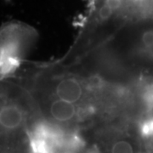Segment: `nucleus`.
Wrapping results in <instances>:
<instances>
[{
    "instance_id": "nucleus-3",
    "label": "nucleus",
    "mask_w": 153,
    "mask_h": 153,
    "mask_svg": "<svg viewBox=\"0 0 153 153\" xmlns=\"http://www.w3.org/2000/svg\"><path fill=\"white\" fill-rule=\"evenodd\" d=\"M49 113L54 120L60 123H66L71 120L75 117L76 107L72 103L58 99L50 105Z\"/></svg>"
},
{
    "instance_id": "nucleus-4",
    "label": "nucleus",
    "mask_w": 153,
    "mask_h": 153,
    "mask_svg": "<svg viewBox=\"0 0 153 153\" xmlns=\"http://www.w3.org/2000/svg\"><path fill=\"white\" fill-rule=\"evenodd\" d=\"M111 153H135L131 143L126 140H120L113 143L111 147Z\"/></svg>"
},
{
    "instance_id": "nucleus-2",
    "label": "nucleus",
    "mask_w": 153,
    "mask_h": 153,
    "mask_svg": "<svg viewBox=\"0 0 153 153\" xmlns=\"http://www.w3.org/2000/svg\"><path fill=\"white\" fill-rule=\"evenodd\" d=\"M24 115L22 110L14 104L2 106L0 111L1 128L5 130H16L19 128L23 123Z\"/></svg>"
},
{
    "instance_id": "nucleus-1",
    "label": "nucleus",
    "mask_w": 153,
    "mask_h": 153,
    "mask_svg": "<svg viewBox=\"0 0 153 153\" xmlns=\"http://www.w3.org/2000/svg\"><path fill=\"white\" fill-rule=\"evenodd\" d=\"M55 94L61 100L74 104L82 97V88L76 78L66 77L56 85Z\"/></svg>"
}]
</instances>
